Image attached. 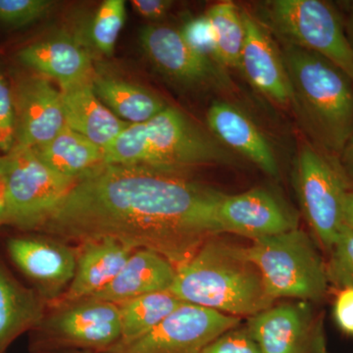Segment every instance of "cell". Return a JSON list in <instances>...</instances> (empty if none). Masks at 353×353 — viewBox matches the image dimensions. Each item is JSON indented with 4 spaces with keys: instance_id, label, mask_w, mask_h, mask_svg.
<instances>
[{
    "instance_id": "1",
    "label": "cell",
    "mask_w": 353,
    "mask_h": 353,
    "mask_svg": "<svg viewBox=\"0 0 353 353\" xmlns=\"http://www.w3.org/2000/svg\"><path fill=\"white\" fill-rule=\"evenodd\" d=\"M223 192L173 173L103 164L79 179L36 231L60 241L112 239L162 255L176 268L223 234Z\"/></svg>"
},
{
    "instance_id": "2",
    "label": "cell",
    "mask_w": 353,
    "mask_h": 353,
    "mask_svg": "<svg viewBox=\"0 0 353 353\" xmlns=\"http://www.w3.org/2000/svg\"><path fill=\"white\" fill-rule=\"evenodd\" d=\"M170 292L183 303L241 318L273 305L246 248L214 236L176 268Z\"/></svg>"
},
{
    "instance_id": "3",
    "label": "cell",
    "mask_w": 353,
    "mask_h": 353,
    "mask_svg": "<svg viewBox=\"0 0 353 353\" xmlns=\"http://www.w3.org/2000/svg\"><path fill=\"white\" fill-rule=\"evenodd\" d=\"M281 54L301 127L325 152L341 154L353 138L352 81L311 51L284 44Z\"/></svg>"
},
{
    "instance_id": "4",
    "label": "cell",
    "mask_w": 353,
    "mask_h": 353,
    "mask_svg": "<svg viewBox=\"0 0 353 353\" xmlns=\"http://www.w3.org/2000/svg\"><path fill=\"white\" fill-rule=\"evenodd\" d=\"M234 162L231 152L222 143L172 106L148 122L130 124L104 148V164L148 167L173 173Z\"/></svg>"
},
{
    "instance_id": "5",
    "label": "cell",
    "mask_w": 353,
    "mask_h": 353,
    "mask_svg": "<svg viewBox=\"0 0 353 353\" xmlns=\"http://www.w3.org/2000/svg\"><path fill=\"white\" fill-rule=\"evenodd\" d=\"M269 296L316 303L329 289L327 267L307 234L296 229L253 241L246 248Z\"/></svg>"
},
{
    "instance_id": "6",
    "label": "cell",
    "mask_w": 353,
    "mask_h": 353,
    "mask_svg": "<svg viewBox=\"0 0 353 353\" xmlns=\"http://www.w3.org/2000/svg\"><path fill=\"white\" fill-rule=\"evenodd\" d=\"M260 18L284 44L316 53L353 83V44L333 6L321 0H271L260 6Z\"/></svg>"
},
{
    "instance_id": "7",
    "label": "cell",
    "mask_w": 353,
    "mask_h": 353,
    "mask_svg": "<svg viewBox=\"0 0 353 353\" xmlns=\"http://www.w3.org/2000/svg\"><path fill=\"white\" fill-rule=\"evenodd\" d=\"M3 161L10 225L27 231H36L78 181L51 169L31 148L15 146Z\"/></svg>"
},
{
    "instance_id": "8",
    "label": "cell",
    "mask_w": 353,
    "mask_h": 353,
    "mask_svg": "<svg viewBox=\"0 0 353 353\" xmlns=\"http://www.w3.org/2000/svg\"><path fill=\"white\" fill-rule=\"evenodd\" d=\"M50 309L34 329L38 333V352L80 350L103 353L121 340L117 304L85 299Z\"/></svg>"
},
{
    "instance_id": "9",
    "label": "cell",
    "mask_w": 353,
    "mask_h": 353,
    "mask_svg": "<svg viewBox=\"0 0 353 353\" xmlns=\"http://www.w3.org/2000/svg\"><path fill=\"white\" fill-rule=\"evenodd\" d=\"M296 185L309 226L320 245L329 252L345 226V199L350 192L345 172L305 145L296 159Z\"/></svg>"
},
{
    "instance_id": "10",
    "label": "cell",
    "mask_w": 353,
    "mask_h": 353,
    "mask_svg": "<svg viewBox=\"0 0 353 353\" xmlns=\"http://www.w3.org/2000/svg\"><path fill=\"white\" fill-rule=\"evenodd\" d=\"M241 325V318L183 303L143 338L103 353H201L215 339Z\"/></svg>"
},
{
    "instance_id": "11",
    "label": "cell",
    "mask_w": 353,
    "mask_h": 353,
    "mask_svg": "<svg viewBox=\"0 0 353 353\" xmlns=\"http://www.w3.org/2000/svg\"><path fill=\"white\" fill-rule=\"evenodd\" d=\"M245 327L261 353H329L322 320L306 301L272 305Z\"/></svg>"
},
{
    "instance_id": "12",
    "label": "cell",
    "mask_w": 353,
    "mask_h": 353,
    "mask_svg": "<svg viewBox=\"0 0 353 353\" xmlns=\"http://www.w3.org/2000/svg\"><path fill=\"white\" fill-rule=\"evenodd\" d=\"M139 39L150 63L172 82L185 87H229L224 67L197 54L180 32L166 26L148 25L139 31Z\"/></svg>"
},
{
    "instance_id": "13",
    "label": "cell",
    "mask_w": 353,
    "mask_h": 353,
    "mask_svg": "<svg viewBox=\"0 0 353 353\" xmlns=\"http://www.w3.org/2000/svg\"><path fill=\"white\" fill-rule=\"evenodd\" d=\"M15 109V145L34 148L55 138L64 127L60 90L50 79L34 73L20 74L12 81Z\"/></svg>"
},
{
    "instance_id": "14",
    "label": "cell",
    "mask_w": 353,
    "mask_h": 353,
    "mask_svg": "<svg viewBox=\"0 0 353 353\" xmlns=\"http://www.w3.org/2000/svg\"><path fill=\"white\" fill-rule=\"evenodd\" d=\"M7 252L48 305L63 294L75 275L77 248L57 239L15 236L7 243Z\"/></svg>"
},
{
    "instance_id": "15",
    "label": "cell",
    "mask_w": 353,
    "mask_h": 353,
    "mask_svg": "<svg viewBox=\"0 0 353 353\" xmlns=\"http://www.w3.org/2000/svg\"><path fill=\"white\" fill-rule=\"evenodd\" d=\"M217 216L223 233L252 241L299 228L296 213L275 192L263 188L233 196L223 194Z\"/></svg>"
},
{
    "instance_id": "16",
    "label": "cell",
    "mask_w": 353,
    "mask_h": 353,
    "mask_svg": "<svg viewBox=\"0 0 353 353\" xmlns=\"http://www.w3.org/2000/svg\"><path fill=\"white\" fill-rule=\"evenodd\" d=\"M245 38L241 50L240 69L248 82L265 97L281 105H290V87L281 50L270 32L259 20L241 11Z\"/></svg>"
},
{
    "instance_id": "17",
    "label": "cell",
    "mask_w": 353,
    "mask_h": 353,
    "mask_svg": "<svg viewBox=\"0 0 353 353\" xmlns=\"http://www.w3.org/2000/svg\"><path fill=\"white\" fill-rule=\"evenodd\" d=\"M75 275L48 307H59L94 296L117 277L134 250L112 239L83 241L77 246Z\"/></svg>"
},
{
    "instance_id": "18",
    "label": "cell",
    "mask_w": 353,
    "mask_h": 353,
    "mask_svg": "<svg viewBox=\"0 0 353 353\" xmlns=\"http://www.w3.org/2000/svg\"><path fill=\"white\" fill-rule=\"evenodd\" d=\"M23 67L67 85L94 77L90 53L75 39L58 34L23 46L16 53Z\"/></svg>"
},
{
    "instance_id": "19",
    "label": "cell",
    "mask_w": 353,
    "mask_h": 353,
    "mask_svg": "<svg viewBox=\"0 0 353 353\" xmlns=\"http://www.w3.org/2000/svg\"><path fill=\"white\" fill-rule=\"evenodd\" d=\"M92 78L60 85L65 123L70 129L105 148L130 124L99 99L92 88Z\"/></svg>"
},
{
    "instance_id": "20",
    "label": "cell",
    "mask_w": 353,
    "mask_h": 353,
    "mask_svg": "<svg viewBox=\"0 0 353 353\" xmlns=\"http://www.w3.org/2000/svg\"><path fill=\"white\" fill-rule=\"evenodd\" d=\"M208 124L222 145L241 153L268 175L278 176V160L270 143L241 109L228 102H214L208 109Z\"/></svg>"
},
{
    "instance_id": "21",
    "label": "cell",
    "mask_w": 353,
    "mask_h": 353,
    "mask_svg": "<svg viewBox=\"0 0 353 353\" xmlns=\"http://www.w3.org/2000/svg\"><path fill=\"white\" fill-rule=\"evenodd\" d=\"M175 265L148 250L132 252L124 268L101 292L88 299L121 303L145 294L170 290L175 281Z\"/></svg>"
},
{
    "instance_id": "22",
    "label": "cell",
    "mask_w": 353,
    "mask_h": 353,
    "mask_svg": "<svg viewBox=\"0 0 353 353\" xmlns=\"http://www.w3.org/2000/svg\"><path fill=\"white\" fill-rule=\"evenodd\" d=\"M46 308L37 290L21 285L0 264V353L21 334L36 329Z\"/></svg>"
},
{
    "instance_id": "23",
    "label": "cell",
    "mask_w": 353,
    "mask_h": 353,
    "mask_svg": "<svg viewBox=\"0 0 353 353\" xmlns=\"http://www.w3.org/2000/svg\"><path fill=\"white\" fill-rule=\"evenodd\" d=\"M92 88L99 99L128 124L148 122L168 106L148 88L116 77L94 75Z\"/></svg>"
},
{
    "instance_id": "24",
    "label": "cell",
    "mask_w": 353,
    "mask_h": 353,
    "mask_svg": "<svg viewBox=\"0 0 353 353\" xmlns=\"http://www.w3.org/2000/svg\"><path fill=\"white\" fill-rule=\"evenodd\" d=\"M31 150L51 169L77 180L104 164V148L67 126L46 145Z\"/></svg>"
},
{
    "instance_id": "25",
    "label": "cell",
    "mask_w": 353,
    "mask_h": 353,
    "mask_svg": "<svg viewBox=\"0 0 353 353\" xmlns=\"http://www.w3.org/2000/svg\"><path fill=\"white\" fill-rule=\"evenodd\" d=\"M183 303L170 290L153 292L118 303L122 331L118 343H132L143 338Z\"/></svg>"
},
{
    "instance_id": "26",
    "label": "cell",
    "mask_w": 353,
    "mask_h": 353,
    "mask_svg": "<svg viewBox=\"0 0 353 353\" xmlns=\"http://www.w3.org/2000/svg\"><path fill=\"white\" fill-rule=\"evenodd\" d=\"M214 36L218 63L240 69L245 29L241 12L230 1L219 2L205 14Z\"/></svg>"
},
{
    "instance_id": "27",
    "label": "cell",
    "mask_w": 353,
    "mask_h": 353,
    "mask_svg": "<svg viewBox=\"0 0 353 353\" xmlns=\"http://www.w3.org/2000/svg\"><path fill=\"white\" fill-rule=\"evenodd\" d=\"M126 22V4L123 0H105L97 9L90 34L97 50L111 57Z\"/></svg>"
},
{
    "instance_id": "28",
    "label": "cell",
    "mask_w": 353,
    "mask_h": 353,
    "mask_svg": "<svg viewBox=\"0 0 353 353\" xmlns=\"http://www.w3.org/2000/svg\"><path fill=\"white\" fill-rule=\"evenodd\" d=\"M326 264L330 285L339 290L353 289V231L347 225L330 248Z\"/></svg>"
},
{
    "instance_id": "29",
    "label": "cell",
    "mask_w": 353,
    "mask_h": 353,
    "mask_svg": "<svg viewBox=\"0 0 353 353\" xmlns=\"http://www.w3.org/2000/svg\"><path fill=\"white\" fill-rule=\"evenodd\" d=\"M51 0H0V27L20 30L43 19L54 8Z\"/></svg>"
},
{
    "instance_id": "30",
    "label": "cell",
    "mask_w": 353,
    "mask_h": 353,
    "mask_svg": "<svg viewBox=\"0 0 353 353\" xmlns=\"http://www.w3.org/2000/svg\"><path fill=\"white\" fill-rule=\"evenodd\" d=\"M180 34L185 43L196 51L197 54L219 64L212 28L206 15L188 20L183 26Z\"/></svg>"
},
{
    "instance_id": "31",
    "label": "cell",
    "mask_w": 353,
    "mask_h": 353,
    "mask_svg": "<svg viewBox=\"0 0 353 353\" xmlns=\"http://www.w3.org/2000/svg\"><path fill=\"white\" fill-rule=\"evenodd\" d=\"M15 145V109L12 82L0 68V152L7 154Z\"/></svg>"
},
{
    "instance_id": "32",
    "label": "cell",
    "mask_w": 353,
    "mask_h": 353,
    "mask_svg": "<svg viewBox=\"0 0 353 353\" xmlns=\"http://www.w3.org/2000/svg\"><path fill=\"white\" fill-rule=\"evenodd\" d=\"M201 353H261L246 327H236L215 339Z\"/></svg>"
},
{
    "instance_id": "33",
    "label": "cell",
    "mask_w": 353,
    "mask_h": 353,
    "mask_svg": "<svg viewBox=\"0 0 353 353\" xmlns=\"http://www.w3.org/2000/svg\"><path fill=\"white\" fill-rule=\"evenodd\" d=\"M334 318L343 333L353 336V289L339 290L334 299Z\"/></svg>"
},
{
    "instance_id": "34",
    "label": "cell",
    "mask_w": 353,
    "mask_h": 353,
    "mask_svg": "<svg viewBox=\"0 0 353 353\" xmlns=\"http://www.w3.org/2000/svg\"><path fill=\"white\" fill-rule=\"evenodd\" d=\"M132 7L139 15L145 19H162L173 6L171 0H132Z\"/></svg>"
},
{
    "instance_id": "35",
    "label": "cell",
    "mask_w": 353,
    "mask_h": 353,
    "mask_svg": "<svg viewBox=\"0 0 353 353\" xmlns=\"http://www.w3.org/2000/svg\"><path fill=\"white\" fill-rule=\"evenodd\" d=\"M341 162L343 171L353 176V138L341 153Z\"/></svg>"
},
{
    "instance_id": "36",
    "label": "cell",
    "mask_w": 353,
    "mask_h": 353,
    "mask_svg": "<svg viewBox=\"0 0 353 353\" xmlns=\"http://www.w3.org/2000/svg\"><path fill=\"white\" fill-rule=\"evenodd\" d=\"M345 224L353 231V192H350L345 199Z\"/></svg>"
},
{
    "instance_id": "37",
    "label": "cell",
    "mask_w": 353,
    "mask_h": 353,
    "mask_svg": "<svg viewBox=\"0 0 353 353\" xmlns=\"http://www.w3.org/2000/svg\"><path fill=\"white\" fill-rule=\"evenodd\" d=\"M10 225L8 209H7L6 196L0 192V226Z\"/></svg>"
},
{
    "instance_id": "38",
    "label": "cell",
    "mask_w": 353,
    "mask_h": 353,
    "mask_svg": "<svg viewBox=\"0 0 353 353\" xmlns=\"http://www.w3.org/2000/svg\"><path fill=\"white\" fill-rule=\"evenodd\" d=\"M348 32H350V41L353 44V2L352 6H350V20H348Z\"/></svg>"
},
{
    "instance_id": "39",
    "label": "cell",
    "mask_w": 353,
    "mask_h": 353,
    "mask_svg": "<svg viewBox=\"0 0 353 353\" xmlns=\"http://www.w3.org/2000/svg\"><path fill=\"white\" fill-rule=\"evenodd\" d=\"M4 174H3V155H0V189L3 187Z\"/></svg>"
},
{
    "instance_id": "40",
    "label": "cell",
    "mask_w": 353,
    "mask_h": 353,
    "mask_svg": "<svg viewBox=\"0 0 353 353\" xmlns=\"http://www.w3.org/2000/svg\"><path fill=\"white\" fill-rule=\"evenodd\" d=\"M38 353H94L88 352H80V350H55V352H43Z\"/></svg>"
}]
</instances>
